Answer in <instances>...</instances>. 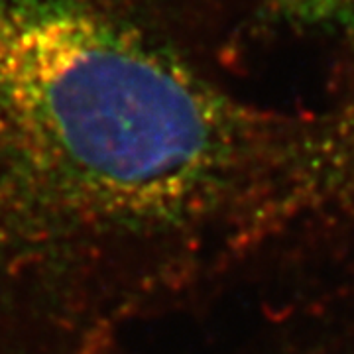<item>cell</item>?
Wrapping results in <instances>:
<instances>
[{"label":"cell","mask_w":354,"mask_h":354,"mask_svg":"<svg viewBox=\"0 0 354 354\" xmlns=\"http://www.w3.org/2000/svg\"><path fill=\"white\" fill-rule=\"evenodd\" d=\"M351 216L354 81L272 109L150 0H0V354H111Z\"/></svg>","instance_id":"6da1fadb"}]
</instances>
